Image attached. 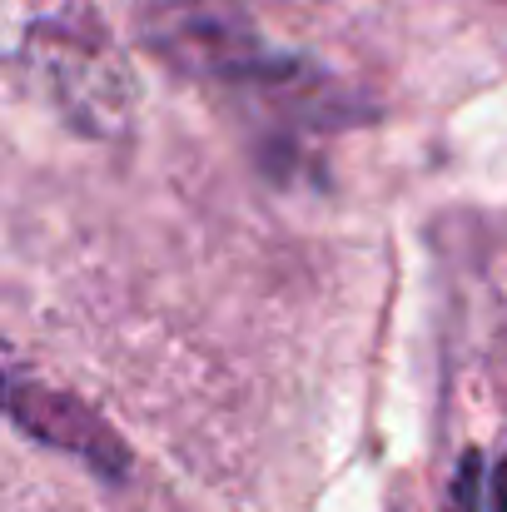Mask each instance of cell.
I'll return each mask as SVG.
<instances>
[{
  "label": "cell",
  "instance_id": "277c9868",
  "mask_svg": "<svg viewBox=\"0 0 507 512\" xmlns=\"http://www.w3.org/2000/svg\"><path fill=\"white\" fill-rule=\"evenodd\" d=\"M453 512H483V453H468L453 478Z\"/></svg>",
  "mask_w": 507,
  "mask_h": 512
},
{
  "label": "cell",
  "instance_id": "3957f363",
  "mask_svg": "<svg viewBox=\"0 0 507 512\" xmlns=\"http://www.w3.org/2000/svg\"><path fill=\"white\" fill-rule=\"evenodd\" d=\"M5 413L25 438L80 458L85 468H95L110 483H120L130 473V448L110 433V423L85 398H75V393H65L45 378H30V373L10 368L5 373Z\"/></svg>",
  "mask_w": 507,
  "mask_h": 512
},
{
  "label": "cell",
  "instance_id": "7a4b0ae2",
  "mask_svg": "<svg viewBox=\"0 0 507 512\" xmlns=\"http://www.w3.org/2000/svg\"><path fill=\"white\" fill-rule=\"evenodd\" d=\"M30 55H35V80L45 85V95L55 100V110L100 140L125 135L130 125V80L120 75L115 55L75 30H55L40 25L30 35Z\"/></svg>",
  "mask_w": 507,
  "mask_h": 512
},
{
  "label": "cell",
  "instance_id": "6da1fadb",
  "mask_svg": "<svg viewBox=\"0 0 507 512\" xmlns=\"http://www.w3.org/2000/svg\"><path fill=\"white\" fill-rule=\"evenodd\" d=\"M145 35L179 70L244 90H294L314 75L309 60L269 50L234 0H165Z\"/></svg>",
  "mask_w": 507,
  "mask_h": 512
},
{
  "label": "cell",
  "instance_id": "5b68a950",
  "mask_svg": "<svg viewBox=\"0 0 507 512\" xmlns=\"http://www.w3.org/2000/svg\"><path fill=\"white\" fill-rule=\"evenodd\" d=\"M488 503H493V512H507V458L493 468V483H488Z\"/></svg>",
  "mask_w": 507,
  "mask_h": 512
}]
</instances>
